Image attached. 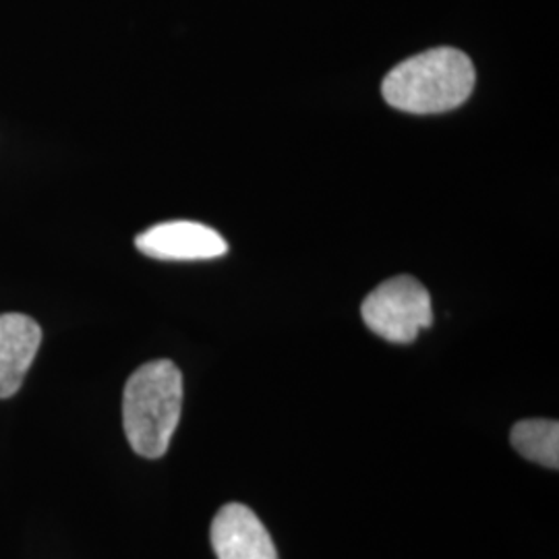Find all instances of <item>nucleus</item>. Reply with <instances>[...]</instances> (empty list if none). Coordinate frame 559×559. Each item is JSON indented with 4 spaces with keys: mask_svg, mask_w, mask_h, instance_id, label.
<instances>
[{
    "mask_svg": "<svg viewBox=\"0 0 559 559\" xmlns=\"http://www.w3.org/2000/svg\"><path fill=\"white\" fill-rule=\"evenodd\" d=\"M514 450L531 462L559 468V423L551 419L520 420L512 427Z\"/></svg>",
    "mask_w": 559,
    "mask_h": 559,
    "instance_id": "nucleus-7",
    "label": "nucleus"
},
{
    "mask_svg": "<svg viewBox=\"0 0 559 559\" xmlns=\"http://www.w3.org/2000/svg\"><path fill=\"white\" fill-rule=\"evenodd\" d=\"M212 547L218 559H278L270 533L242 503L221 508L212 522Z\"/></svg>",
    "mask_w": 559,
    "mask_h": 559,
    "instance_id": "nucleus-5",
    "label": "nucleus"
},
{
    "mask_svg": "<svg viewBox=\"0 0 559 559\" xmlns=\"http://www.w3.org/2000/svg\"><path fill=\"white\" fill-rule=\"evenodd\" d=\"M182 373L168 359L150 360L129 378L122 394V425L143 459H162L179 427Z\"/></svg>",
    "mask_w": 559,
    "mask_h": 559,
    "instance_id": "nucleus-2",
    "label": "nucleus"
},
{
    "mask_svg": "<svg viewBox=\"0 0 559 559\" xmlns=\"http://www.w3.org/2000/svg\"><path fill=\"white\" fill-rule=\"evenodd\" d=\"M143 255L164 261H198L222 258L228 242L221 233L201 222H162L135 239Z\"/></svg>",
    "mask_w": 559,
    "mask_h": 559,
    "instance_id": "nucleus-4",
    "label": "nucleus"
},
{
    "mask_svg": "<svg viewBox=\"0 0 559 559\" xmlns=\"http://www.w3.org/2000/svg\"><path fill=\"white\" fill-rule=\"evenodd\" d=\"M365 325L380 338L411 344L420 330L431 328L433 305L429 290L413 276L385 280L360 307Z\"/></svg>",
    "mask_w": 559,
    "mask_h": 559,
    "instance_id": "nucleus-3",
    "label": "nucleus"
},
{
    "mask_svg": "<svg viewBox=\"0 0 559 559\" xmlns=\"http://www.w3.org/2000/svg\"><path fill=\"white\" fill-rule=\"evenodd\" d=\"M475 90V64L462 50L441 46L394 67L381 83L392 108L411 115H440L462 106Z\"/></svg>",
    "mask_w": 559,
    "mask_h": 559,
    "instance_id": "nucleus-1",
    "label": "nucleus"
},
{
    "mask_svg": "<svg viewBox=\"0 0 559 559\" xmlns=\"http://www.w3.org/2000/svg\"><path fill=\"white\" fill-rule=\"evenodd\" d=\"M40 342L38 321L23 313L0 316V399H11L20 392Z\"/></svg>",
    "mask_w": 559,
    "mask_h": 559,
    "instance_id": "nucleus-6",
    "label": "nucleus"
}]
</instances>
